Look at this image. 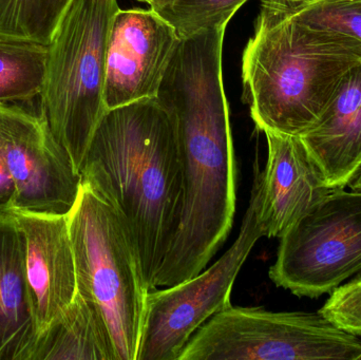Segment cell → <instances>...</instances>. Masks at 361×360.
<instances>
[{
	"instance_id": "12",
	"label": "cell",
	"mask_w": 361,
	"mask_h": 360,
	"mask_svg": "<svg viewBox=\"0 0 361 360\" xmlns=\"http://www.w3.org/2000/svg\"><path fill=\"white\" fill-rule=\"evenodd\" d=\"M15 216L25 236L27 285L38 335L78 293L69 224L67 216Z\"/></svg>"
},
{
	"instance_id": "21",
	"label": "cell",
	"mask_w": 361,
	"mask_h": 360,
	"mask_svg": "<svg viewBox=\"0 0 361 360\" xmlns=\"http://www.w3.org/2000/svg\"><path fill=\"white\" fill-rule=\"evenodd\" d=\"M15 187L0 145V215L14 213Z\"/></svg>"
},
{
	"instance_id": "8",
	"label": "cell",
	"mask_w": 361,
	"mask_h": 360,
	"mask_svg": "<svg viewBox=\"0 0 361 360\" xmlns=\"http://www.w3.org/2000/svg\"><path fill=\"white\" fill-rule=\"evenodd\" d=\"M269 278L318 298L361 273V192L331 190L281 237Z\"/></svg>"
},
{
	"instance_id": "20",
	"label": "cell",
	"mask_w": 361,
	"mask_h": 360,
	"mask_svg": "<svg viewBox=\"0 0 361 360\" xmlns=\"http://www.w3.org/2000/svg\"><path fill=\"white\" fill-rule=\"evenodd\" d=\"M319 313L343 331L361 337V273L336 287Z\"/></svg>"
},
{
	"instance_id": "19",
	"label": "cell",
	"mask_w": 361,
	"mask_h": 360,
	"mask_svg": "<svg viewBox=\"0 0 361 360\" xmlns=\"http://www.w3.org/2000/svg\"><path fill=\"white\" fill-rule=\"evenodd\" d=\"M286 14L310 27L338 32L361 42V0H307Z\"/></svg>"
},
{
	"instance_id": "11",
	"label": "cell",
	"mask_w": 361,
	"mask_h": 360,
	"mask_svg": "<svg viewBox=\"0 0 361 360\" xmlns=\"http://www.w3.org/2000/svg\"><path fill=\"white\" fill-rule=\"evenodd\" d=\"M267 162L260 170L261 219L265 237L281 238L331 192L300 137L264 132Z\"/></svg>"
},
{
	"instance_id": "13",
	"label": "cell",
	"mask_w": 361,
	"mask_h": 360,
	"mask_svg": "<svg viewBox=\"0 0 361 360\" xmlns=\"http://www.w3.org/2000/svg\"><path fill=\"white\" fill-rule=\"evenodd\" d=\"M330 190H345L361 167V61L343 78L315 126L300 137Z\"/></svg>"
},
{
	"instance_id": "24",
	"label": "cell",
	"mask_w": 361,
	"mask_h": 360,
	"mask_svg": "<svg viewBox=\"0 0 361 360\" xmlns=\"http://www.w3.org/2000/svg\"><path fill=\"white\" fill-rule=\"evenodd\" d=\"M137 1H140V2H145V0H137Z\"/></svg>"
},
{
	"instance_id": "10",
	"label": "cell",
	"mask_w": 361,
	"mask_h": 360,
	"mask_svg": "<svg viewBox=\"0 0 361 360\" xmlns=\"http://www.w3.org/2000/svg\"><path fill=\"white\" fill-rule=\"evenodd\" d=\"M180 38L152 8L116 12L108 38L106 109L158 97Z\"/></svg>"
},
{
	"instance_id": "14",
	"label": "cell",
	"mask_w": 361,
	"mask_h": 360,
	"mask_svg": "<svg viewBox=\"0 0 361 360\" xmlns=\"http://www.w3.org/2000/svg\"><path fill=\"white\" fill-rule=\"evenodd\" d=\"M36 338L25 236L15 213L0 215V360H30Z\"/></svg>"
},
{
	"instance_id": "4",
	"label": "cell",
	"mask_w": 361,
	"mask_h": 360,
	"mask_svg": "<svg viewBox=\"0 0 361 360\" xmlns=\"http://www.w3.org/2000/svg\"><path fill=\"white\" fill-rule=\"evenodd\" d=\"M118 0H72L48 46L40 112L80 173L105 116L106 61Z\"/></svg>"
},
{
	"instance_id": "3",
	"label": "cell",
	"mask_w": 361,
	"mask_h": 360,
	"mask_svg": "<svg viewBox=\"0 0 361 360\" xmlns=\"http://www.w3.org/2000/svg\"><path fill=\"white\" fill-rule=\"evenodd\" d=\"M361 61V42L292 14L258 15L242 56L244 99L259 130L302 137Z\"/></svg>"
},
{
	"instance_id": "2",
	"label": "cell",
	"mask_w": 361,
	"mask_h": 360,
	"mask_svg": "<svg viewBox=\"0 0 361 360\" xmlns=\"http://www.w3.org/2000/svg\"><path fill=\"white\" fill-rule=\"evenodd\" d=\"M80 173L82 184L126 226L152 291L182 205V161L173 116L157 97L108 110L91 137Z\"/></svg>"
},
{
	"instance_id": "18",
	"label": "cell",
	"mask_w": 361,
	"mask_h": 360,
	"mask_svg": "<svg viewBox=\"0 0 361 360\" xmlns=\"http://www.w3.org/2000/svg\"><path fill=\"white\" fill-rule=\"evenodd\" d=\"M248 0H145L150 8L173 25L180 39L226 27Z\"/></svg>"
},
{
	"instance_id": "6",
	"label": "cell",
	"mask_w": 361,
	"mask_h": 360,
	"mask_svg": "<svg viewBox=\"0 0 361 360\" xmlns=\"http://www.w3.org/2000/svg\"><path fill=\"white\" fill-rule=\"evenodd\" d=\"M361 360V337L319 312L233 306L208 319L179 360Z\"/></svg>"
},
{
	"instance_id": "22",
	"label": "cell",
	"mask_w": 361,
	"mask_h": 360,
	"mask_svg": "<svg viewBox=\"0 0 361 360\" xmlns=\"http://www.w3.org/2000/svg\"><path fill=\"white\" fill-rule=\"evenodd\" d=\"M260 13L262 16H277L286 14L307 0H260Z\"/></svg>"
},
{
	"instance_id": "7",
	"label": "cell",
	"mask_w": 361,
	"mask_h": 360,
	"mask_svg": "<svg viewBox=\"0 0 361 360\" xmlns=\"http://www.w3.org/2000/svg\"><path fill=\"white\" fill-rule=\"evenodd\" d=\"M261 205L260 170L257 169L250 205L228 251L205 272L148 293L137 360H179L195 331L231 306L235 278L252 247L265 237Z\"/></svg>"
},
{
	"instance_id": "9",
	"label": "cell",
	"mask_w": 361,
	"mask_h": 360,
	"mask_svg": "<svg viewBox=\"0 0 361 360\" xmlns=\"http://www.w3.org/2000/svg\"><path fill=\"white\" fill-rule=\"evenodd\" d=\"M0 145L15 187V213L68 216L82 177L40 111L0 105Z\"/></svg>"
},
{
	"instance_id": "15",
	"label": "cell",
	"mask_w": 361,
	"mask_h": 360,
	"mask_svg": "<svg viewBox=\"0 0 361 360\" xmlns=\"http://www.w3.org/2000/svg\"><path fill=\"white\" fill-rule=\"evenodd\" d=\"M30 360H118L99 309L76 293L73 302L37 335Z\"/></svg>"
},
{
	"instance_id": "23",
	"label": "cell",
	"mask_w": 361,
	"mask_h": 360,
	"mask_svg": "<svg viewBox=\"0 0 361 360\" xmlns=\"http://www.w3.org/2000/svg\"><path fill=\"white\" fill-rule=\"evenodd\" d=\"M349 187L351 188V190H354V192H361V167L360 170L354 175L352 181L350 182Z\"/></svg>"
},
{
	"instance_id": "16",
	"label": "cell",
	"mask_w": 361,
	"mask_h": 360,
	"mask_svg": "<svg viewBox=\"0 0 361 360\" xmlns=\"http://www.w3.org/2000/svg\"><path fill=\"white\" fill-rule=\"evenodd\" d=\"M48 46L0 37V105L39 97L46 80Z\"/></svg>"
},
{
	"instance_id": "5",
	"label": "cell",
	"mask_w": 361,
	"mask_h": 360,
	"mask_svg": "<svg viewBox=\"0 0 361 360\" xmlns=\"http://www.w3.org/2000/svg\"><path fill=\"white\" fill-rule=\"evenodd\" d=\"M78 293L111 333L118 360H137L149 293L135 244L118 213L86 185L67 216Z\"/></svg>"
},
{
	"instance_id": "1",
	"label": "cell",
	"mask_w": 361,
	"mask_h": 360,
	"mask_svg": "<svg viewBox=\"0 0 361 360\" xmlns=\"http://www.w3.org/2000/svg\"><path fill=\"white\" fill-rule=\"evenodd\" d=\"M225 30L180 39L157 97L177 126L183 197L179 224L154 290L199 275L233 226L237 170L223 84Z\"/></svg>"
},
{
	"instance_id": "17",
	"label": "cell",
	"mask_w": 361,
	"mask_h": 360,
	"mask_svg": "<svg viewBox=\"0 0 361 360\" xmlns=\"http://www.w3.org/2000/svg\"><path fill=\"white\" fill-rule=\"evenodd\" d=\"M72 0H0V37L48 46Z\"/></svg>"
}]
</instances>
